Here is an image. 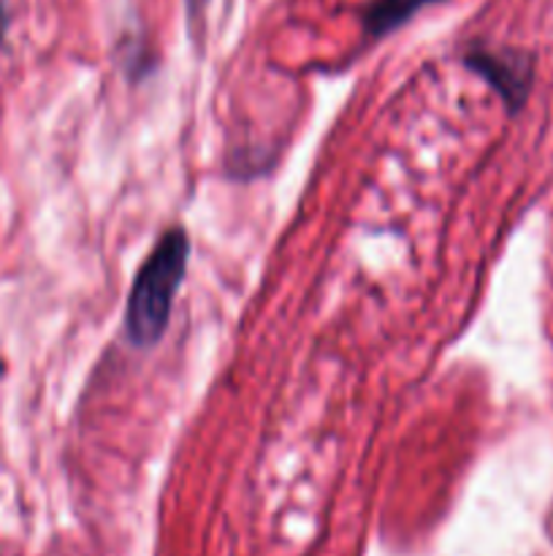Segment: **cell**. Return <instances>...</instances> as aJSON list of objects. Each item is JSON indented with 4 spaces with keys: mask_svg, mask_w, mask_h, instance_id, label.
I'll return each mask as SVG.
<instances>
[{
    "mask_svg": "<svg viewBox=\"0 0 553 556\" xmlns=\"http://www.w3.org/2000/svg\"><path fill=\"white\" fill-rule=\"evenodd\" d=\"M466 65L475 68L477 74L486 76V79L497 87L499 96H502L513 109L524 101L531 76L529 60L502 52H470L466 54Z\"/></svg>",
    "mask_w": 553,
    "mask_h": 556,
    "instance_id": "7a4b0ae2",
    "label": "cell"
},
{
    "mask_svg": "<svg viewBox=\"0 0 553 556\" xmlns=\"http://www.w3.org/2000/svg\"><path fill=\"white\" fill-rule=\"evenodd\" d=\"M428 3H437V0H374L363 14V25H366L369 36H383Z\"/></svg>",
    "mask_w": 553,
    "mask_h": 556,
    "instance_id": "3957f363",
    "label": "cell"
},
{
    "mask_svg": "<svg viewBox=\"0 0 553 556\" xmlns=\"http://www.w3.org/2000/svg\"><path fill=\"white\" fill-rule=\"evenodd\" d=\"M188 233L182 228H173V231L163 233L160 242L141 264L128 299V313H125L128 337L136 345H155L166 331L173 296H177L184 280V269H188Z\"/></svg>",
    "mask_w": 553,
    "mask_h": 556,
    "instance_id": "6da1fadb",
    "label": "cell"
},
{
    "mask_svg": "<svg viewBox=\"0 0 553 556\" xmlns=\"http://www.w3.org/2000/svg\"><path fill=\"white\" fill-rule=\"evenodd\" d=\"M3 30H5V11H3V3H0V38H3Z\"/></svg>",
    "mask_w": 553,
    "mask_h": 556,
    "instance_id": "277c9868",
    "label": "cell"
}]
</instances>
